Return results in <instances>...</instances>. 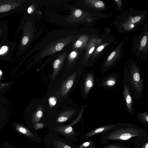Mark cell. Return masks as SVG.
Instances as JSON below:
<instances>
[{
	"label": "cell",
	"mask_w": 148,
	"mask_h": 148,
	"mask_svg": "<svg viewBox=\"0 0 148 148\" xmlns=\"http://www.w3.org/2000/svg\"><path fill=\"white\" fill-rule=\"evenodd\" d=\"M86 106H85L82 107L78 118L73 122L66 125L47 127L49 132L58 136L62 135L64 137V138L71 142L76 141V137L79 134L73 130V127L79 121Z\"/></svg>",
	"instance_id": "obj_1"
},
{
	"label": "cell",
	"mask_w": 148,
	"mask_h": 148,
	"mask_svg": "<svg viewBox=\"0 0 148 148\" xmlns=\"http://www.w3.org/2000/svg\"><path fill=\"white\" fill-rule=\"evenodd\" d=\"M128 71L131 79V88L133 99H140L143 95L144 87L141 75L138 67L134 64L128 66Z\"/></svg>",
	"instance_id": "obj_2"
},
{
	"label": "cell",
	"mask_w": 148,
	"mask_h": 148,
	"mask_svg": "<svg viewBox=\"0 0 148 148\" xmlns=\"http://www.w3.org/2000/svg\"><path fill=\"white\" fill-rule=\"evenodd\" d=\"M131 83L129 73L127 69L125 68L123 81V94L127 111L130 114L132 115L135 112V109L134 106L133 98L131 88Z\"/></svg>",
	"instance_id": "obj_3"
},
{
	"label": "cell",
	"mask_w": 148,
	"mask_h": 148,
	"mask_svg": "<svg viewBox=\"0 0 148 148\" xmlns=\"http://www.w3.org/2000/svg\"><path fill=\"white\" fill-rule=\"evenodd\" d=\"M23 0H0V20L14 12H19L24 7Z\"/></svg>",
	"instance_id": "obj_4"
},
{
	"label": "cell",
	"mask_w": 148,
	"mask_h": 148,
	"mask_svg": "<svg viewBox=\"0 0 148 148\" xmlns=\"http://www.w3.org/2000/svg\"><path fill=\"white\" fill-rule=\"evenodd\" d=\"M47 147L55 148H77L72 142L49 132L44 139Z\"/></svg>",
	"instance_id": "obj_5"
},
{
	"label": "cell",
	"mask_w": 148,
	"mask_h": 148,
	"mask_svg": "<svg viewBox=\"0 0 148 148\" xmlns=\"http://www.w3.org/2000/svg\"><path fill=\"white\" fill-rule=\"evenodd\" d=\"M16 45L14 39L9 41L8 39L0 45V60H11L12 53Z\"/></svg>",
	"instance_id": "obj_6"
},
{
	"label": "cell",
	"mask_w": 148,
	"mask_h": 148,
	"mask_svg": "<svg viewBox=\"0 0 148 148\" xmlns=\"http://www.w3.org/2000/svg\"><path fill=\"white\" fill-rule=\"evenodd\" d=\"M95 77L92 71L86 73L82 80V87L84 97L87 98L91 90L95 85Z\"/></svg>",
	"instance_id": "obj_7"
},
{
	"label": "cell",
	"mask_w": 148,
	"mask_h": 148,
	"mask_svg": "<svg viewBox=\"0 0 148 148\" xmlns=\"http://www.w3.org/2000/svg\"><path fill=\"white\" fill-rule=\"evenodd\" d=\"M119 77V75L115 73L110 74L99 81H96L98 86L106 89H113L115 87L117 83Z\"/></svg>",
	"instance_id": "obj_8"
},
{
	"label": "cell",
	"mask_w": 148,
	"mask_h": 148,
	"mask_svg": "<svg viewBox=\"0 0 148 148\" xmlns=\"http://www.w3.org/2000/svg\"><path fill=\"white\" fill-rule=\"evenodd\" d=\"M8 27L7 21H0V45L8 39Z\"/></svg>",
	"instance_id": "obj_9"
},
{
	"label": "cell",
	"mask_w": 148,
	"mask_h": 148,
	"mask_svg": "<svg viewBox=\"0 0 148 148\" xmlns=\"http://www.w3.org/2000/svg\"><path fill=\"white\" fill-rule=\"evenodd\" d=\"M138 117L141 121L148 122V114L146 111L143 113H139L137 114Z\"/></svg>",
	"instance_id": "obj_10"
},
{
	"label": "cell",
	"mask_w": 148,
	"mask_h": 148,
	"mask_svg": "<svg viewBox=\"0 0 148 148\" xmlns=\"http://www.w3.org/2000/svg\"><path fill=\"white\" fill-rule=\"evenodd\" d=\"M73 83V81L72 79H70L67 82L64 88V92L66 93L69 90V89L72 86Z\"/></svg>",
	"instance_id": "obj_11"
},
{
	"label": "cell",
	"mask_w": 148,
	"mask_h": 148,
	"mask_svg": "<svg viewBox=\"0 0 148 148\" xmlns=\"http://www.w3.org/2000/svg\"><path fill=\"white\" fill-rule=\"evenodd\" d=\"M44 126V124L41 123H37L34 124V130H37L41 129Z\"/></svg>",
	"instance_id": "obj_12"
},
{
	"label": "cell",
	"mask_w": 148,
	"mask_h": 148,
	"mask_svg": "<svg viewBox=\"0 0 148 148\" xmlns=\"http://www.w3.org/2000/svg\"><path fill=\"white\" fill-rule=\"evenodd\" d=\"M132 137L131 135L130 134L125 133L121 135L120 138L122 140H126L130 139Z\"/></svg>",
	"instance_id": "obj_13"
},
{
	"label": "cell",
	"mask_w": 148,
	"mask_h": 148,
	"mask_svg": "<svg viewBox=\"0 0 148 148\" xmlns=\"http://www.w3.org/2000/svg\"><path fill=\"white\" fill-rule=\"evenodd\" d=\"M60 63V61L58 59H57L54 61L53 63V68L55 71H57Z\"/></svg>",
	"instance_id": "obj_14"
},
{
	"label": "cell",
	"mask_w": 148,
	"mask_h": 148,
	"mask_svg": "<svg viewBox=\"0 0 148 148\" xmlns=\"http://www.w3.org/2000/svg\"><path fill=\"white\" fill-rule=\"evenodd\" d=\"M63 44L62 43H59L56 45L55 49L57 51H60L63 48Z\"/></svg>",
	"instance_id": "obj_15"
},
{
	"label": "cell",
	"mask_w": 148,
	"mask_h": 148,
	"mask_svg": "<svg viewBox=\"0 0 148 148\" xmlns=\"http://www.w3.org/2000/svg\"><path fill=\"white\" fill-rule=\"evenodd\" d=\"M147 41V37L145 36H143L141 42V46L142 47H144L146 44Z\"/></svg>",
	"instance_id": "obj_16"
},
{
	"label": "cell",
	"mask_w": 148,
	"mask_h": 148,
	"mask_svg": "<svg viewBox=\"0 0 148 148\" xmlns=\"http://www.w3.org/2000/svg\"><path fill=\"white\" fill-rule=\"evenodd\" d=\"M104 3L102 1H100L96 2L95 5L96 7L101 8L104 6Z\"/></svg>",
	"instance_id": "obj_17"
},
{
	"label": "cell",
	"mask_w": 148,
	"mask_h": 148,
	"mask_svg": "<svg viewBox=\"0 0 148 148\" xmlns=\"http://www.w3.org/2000/svg\"><path fill=\"white\" fill-rule=\"evenodd\" d=\"M115 53H116L115 52L113 51L108 56V59H107V61H108V62L111 61V60L113 58V57L115 56ZM107 63L106 64H107ZM106 64L103 65H105Z\"/></svg>",
	"instance_id": "obj_18"
},
{
	"label": "cell",
	"mask_w": 148,
	"mask_h": 148,
	"mask_svg": "<svg viewBox=\"0 0 148 148\" xmlns=\"http://www.w3.org/2000/svg\"><path fill=\"white\" fill-rule=\"evenodd\" d=\"M140 19V17L137 16L133 18L131 20V21L132 23H135L139 21Z\"/></svg>",
	"instance_id": "obj_19"
},
{
	"label": "cell",
	"mask_w": 148,
	"mask_h": 148,
	"mask_svg": "<svg viewBox=\"0 0 148 148\" xmlns=\"http://www.w3.org/2000/svg\"><path fill=\"white\" fill-rule=\"evenodd\" d=\"M105 129L104 127H101L96 129L94 132L95 133H97L103 132Z\"/></svg>",
	"instance_id": "obj_20"
},
{
	"label": "cell",
	"mask_w": 148,
	"mask_h": 148,
	"mask_svg": "<svg viewBox=\"0 0 148 148\" xmlns=\"http://www.w3.org/2000/svg\"><path fill=\"white\" fill-rule=\"evenodd\" d=\"M82 12L81 10L78 9L77 10L75 13V15L77 17H79L82 14Z\"/></svg>",
	"instance_id": "obj_21"
},
{
	"label": "cell",
	"mask_w": 148,
	"mask_h": 148,
	"mask_svg": "<svg viewBox=\"0 0 148 148\" xmlns=\"http://www.w3.org/2000/svg\"><path fill=\"white\" fill-rule=\"evenodd\" d=\"M49 102L50 103L53 105H55L56 103V100L53 97L49 99Z\"/></svg>",
	"instance_id": "obj_22"
},
{
	"label": "cell",
	"mask_w": 148,
	"mask_h": 148,
	"mask_svg": "<svg viewBox=\"0 0 148 148\" xmlns=\"http://www.w3.org/2000/svg\"><path fill=\"white\" fill-rule=\"evenodd\" d=\"M82 42L79 40H78L76 42L75 46L77 48H79L82 45Z\"/></svg>",
	"instance_id": "obj_23"
},
{
	"label": "cell",
	"mask_w": 148,
	"mask_h": 148,
	"mask_svg": "<svg viewBox=\"0 0 148 148\" xmlns=\"http://www.w3.org/2000/svg\"><path fill=\"white\" fill-rule=\"evenodd\" d=\"M77 55L75 51H73L71 53V57L72 58H73L75 57Z\"/></svg>",
	"instance_id": "obj_24"
},
{
	"label": "cell",
	"mask_w": 148,
	"mask_h": 148,
	"mask_svg": "<svg viewBox=\"0 0 148 148\" xmlns=\"http://www.w3.org/2000/svg\"><path fill=\"white\" fill-rule=\"evenodd\" d=\"M89 143L88 142H86L84 143L82 145L80 146V147H87L89 145Z\"/></svg>",
	"instance_id": "obj_25"
},
{
	"label": "cell",
	"mask_w": 148,
	"mask_h": 148,
	"mask_svg": "<svg viewBox=\"0 0 148 148\" xmlns=\"http://www.w3.org/2000/svg\"><path fill=\"white\" fill-rule=\"evenodd\" d=\"M104 46H102V45L99 46L98 47V48H97V50L98 51H101L104 48Z\"/></svg>",
	"instance_id": "obj_26"
},
{
	"label": "cell",
	"mask_w": 148,
	"mask_h": 148,
	"mask_svg": "<svg viewBox=\"0 0 148 148\" xmlns=\"http://www.w3.org/2000/svg\"><path fill=\"white\" fill-rule=\"evenodd\" d=\"M32 9L31 7H29L27 9V12L29 13H30L32 12Z\"/></svg>",
	"instance_id": "obj_27"
},
{
	"label": "cell",
	"mask_w": 148,
	"mask_h": 148,
	"mask_svg": "<svg viewBox=\"0 0 148 148\" xmlns=\"http://www.w3.org/2000/svg\"><path fill=\"white\" fill-rule=\"evenodd\" d=\"M95 49V47H92V48L89 50V54H90L92 52V51H93L94 50V49Z\"/></svg>",
	"instance_id": "obj_28"
},
{
	"label": "cell",
	"mask_w": 148,
	"mask_h": 148,
	"mask_svg": "<svg viewBox=\"0 0 148 148\" xmlns=\"http://www.w3.org/2000/svg\"><path fill=\"white\" fill-rule=\"evenodd\" d=\"M3 72L0 69V79L1 78V77L2 75Z\"/></svg>",
	"instance_id": "obj_29"
},
{
	"label": "cell",
	"mask_w": 148,
	"mask_h": 148,
	"mask_svg": "<svg viewBox=\"0 0 148 148\" xmlns=\"http://www.w3.org/2000/svg\"><path fill=\"white\" fill-rule=\"evenodd\" d=\"M145 147L146 148H148V143H147L146 144V145L145 146Z\"/></svg>",
	"instance_id": "obj_30"
},
{
	"label": "cell",
	"mask_w": 148,
	"mask_h": 148,
	"mask_svg": "<svg viewBox=\"0 0 148 148\" xmlns=\"http://www.w3.org/2000/svg\"><path fill=\"white\" fill-rule=\"evenodd\" d=\"M47 148H55L50 147H47Z\"/></svg>",
	"instance_id": "obj_31"
},
{
	"label": "cell",
	"mask_w": 148,
	"mask_h": 148,
	"mask_svg": "<svg viewBox=\"0 0 148 148\" xmlns=\"http://www.w3.org/2000/svg\"><path fill=\"white\" fill-rule=\"evenodd\" d=\"M131 26L132 27H133L134 26L133 25H132Z\"/></svg>",
	"instance_id": "obj_32"
},
{
	"label": "cell",
	"mask_w": 148,
	"mask_h": 148,
	"mask_svg": "<svg viewBox=\"0 0 148 148\" xmlns=\"http://www.w3.org/2000/svg\"><path fill=\"white\" fill-rule=\"evenodd\" d=\"M113 148V147H111V148Z\"/></svg>",
	"instance_id": "obj_33"
}]
</instances>
